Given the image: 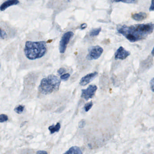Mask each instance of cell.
<instances>
[{"mask_svg":"<svg viewBox=\"0 0 154 154\" xmlns=\"http://www.w3.org/2000/svg\"><path fill=\"white\" fill-rule=\"evenodd\" d=\"M154 30L152 23H144L128 26L123 25L118 29V31L131 42L143 39Z\"/></svg>","mask_w":154,"mask_h":154,"instance_id":"cell-1","label":"cell"},{"mask_svg":"<svg viewBox=\"0 0 154 154\" xmlns=\"http://www.w3.org/2000/svg\"><path fill=\"white\" fill-rule=\"evenodd\" d=\"M24 55L29 61H35L42 59L48 52V47L44 41H27L23 47Z\"/></svg>","mask_w":154,"mask_h":154,"instance_id":"cell-2","label":"cell"},{"mask_svg":"<svg viewBox=\"0 0 154 154\" xmlns=\"http://www.w3.org/2000/svg\"><path fill=\"white\" fill-rule=\"evenodd\" d=\"M61 84V80L57 76L50 75L42 79L38 87V91L41 94H51L57 91Z\"/></svg>","mask_w":154,"mask_h":154,"instance_id":"cell-3","label":"cell"},{"mask_svg":"<svg viewBox=\"0 0 154 154\" xmlns=\"http://www.w3.org/2000/svg\"><path fill=\"white\" fill-rule=\"evenodd\" d=\"M74 33L71 31H68L64 33L60 41L59 49L60 53H65L67 45L71 37L73 36Z\"/></svg>","mask_w":154,"mask_h":154,"instance_id":"cell-4","label":"cell"},{"mask_svg":"<svg viewBox=\"0 0 154 154\" xmlns=\"http://www.w3.org/2000/svg\"><path fill=\"white\" fill-rule=\"evenodd\" d=\"M103 51V49L100 46L92 47L89 49L87 58L89 60H97L100 57Z\"/></svg>","mask_w":154,"mask_h":154,"instance_id":"cell-5","label":"cell"},{"mask_svg":"<svg viewBox=\"0 0 154 154\" xmlns=\"http://www.w3.org/2000/svg\"><path fill=\"white\" fill-rule=\"evenodd\" d=\"M97 87L95 85H89L88 87L85 89L81 90V97L87 101L89 99L92 98L95 93L97 90Z\"/></svg>","mask_w":154,"mask_h":154,"instance_id":"cell-6","label":"cell"},{"mask_svg":"<svg viewBox=\"0 0 154 154\" xmlns=\"http://www.w3.org/2000/svg\"><path fill=\"white\" fill-rule=\"evenodd\" d=\"M130 55L129 51H127L123 47H119L115 54V59L116 60H123L128 57Z\"/></svg>","mask_w":154,"mask_h":154,"instance_id":"cell-7","label":"cell"},{"mask_svg":"<svg viewBox=\"0 0 154 154\" xmlns=\"http://www.w3.org/2000/svg\"><path fill=\"white\" fill-rule=\"evenodd\" d=\"M98 73L95 72L94 73H89L83 77L80 80V85L82 86H85V85H87L96 77L98 75Z\"/></svg>","mask_w":154,"mask_h":154,"instance_id":"cell-8","label":"cell"},{"mask_svg":"<svg viewBox=\"0 0 154 154\" xmlns=\"http://www.w3.org/2000/svg\"><path fill=\"white\" fill-rule=\"evenodd\" d=\"M19 3L20 1L19 0H7L3 3L0 6V11H3L9 7L17 5L19 4Z\"/></svg>","mask_w":154,"mask_h":154,"instance_id":"cell-9","label":"cell"},{"mask_svg":"<svg viewBox=\"0 0 154 154\" xmlns=\"http://www.w3.org/2000/svg\"><path fill=\"white\" fill-rule=\"evenodd\" d=\"M132 17L134 20L141 21L146 19L147 17V13L141 12L139 13L133 14L132 15Z\"/></svg>","mask_w":154,"mask_h":154,"instance_id":"cell-10","label":"cell"},{"mask_svg":"<svg viewBox=\"0 0 154 154\" xmlns=\"http://www.w3.org/2000/svg\"><path fill=\"white\" fill-rule=\"evenodd\" d=\"M63 154H83V153L79 147L74 146L71 147Z\"/></svg>","mask_w":154,"mask_h":154,"instance_id":"cell-11","label":"cell"},{"mask_svg":"<svg viewBox=\"0 0 154 154\" xmlns=\"http://www.w3.org/2000/svg\"><path fill=\"white\" fill-rule=\"evenodd\" d=\"M61 128V125L59 123H56L55 125H52L48 127V129L50 131L51 134H53L56 132H58L59 131Z\"/></svg>","mask_w":154,"mask_h":154,"instance_id":"cell-12","label":"cell"},{"mask_svg":"<svg viewBox=\"0 0 154 154\" xmlns=\"http://www.w3.org/2000/svg\"><path fill=\"white\" fill-rule=\"evenodd\" d=\"M101 31V28H99L97 29H93L91 31H90V37H95L97 35H99V33H100V32Z\"/></svg>","mask_w":154,"mask_h":154,"instance_id":"cell-13","label":"cell"},{"mask_svg":"<svg viewBox=\"0 0 154 154\" xmlns=\"http://www.w3.org/2000/svg\"><path fill=\"white\" fill-rule=\"evenodd\" d=\"M138 0H113L114 2H122L125 3L132 4L136 3L138 1Z\"/></svg>","mask_w":154,"mask_h":154,"instance_id":"cell-14","label":"cell"},{"mask_svg":"<svg viewBox=\"0 0 154 154\" xmlns=\"http://www.w3.org/2000/svg\"><path fill=\"white\" fill-rule=\"evenodd\" d=\"M24 109H25V106L22 105H19L16 108H15L14 111L17 114H20L22 113Z\"/></svg>","mask_w":154,"mask_h":154,"instance_id":"cell-15","label":"cell"},{"mask_svg":"<svg viewBox=\"0 0 154 154\" xmlns=\"http://www.w3.org/2000/svg\"><path fill=\"white\" fill-rule=\"evenodd\" d=\"M7 37V34L5 30L0 28V39H5Z\"/></svg>","mask_w":154,"mask_h":154,"instance_id":"cell-16","label":"cell"},{"mask_svg":"<svg viewBox=\"0 0 154 154\" xmlns=\"http://www.w3.org/2000/svg\"><path fill=\"white\" fill-rule=\"evenodd\" d=\"M8 120V117L7 115L5 114L0 115V123L5 122Z\"/></svg>","mask_w":154,"mask_h":154,"instance_id":"cell-17","label":"cell"},{"mask_svg":"<svg viewBox=\"0 0 154 154\" xmlns=\"http://www.w3.org/2000/svg\"><path fill=\"white\" fill-rule=\"evenodd\" d=\"M93 106V103L92 101L87 103L84 106V109L86 112H88L90 110V109Z\"/></svg>","mask_w":154,"mask_h":154,"instance_id":"cell-18","label":"cell"},{"mask_svg":"<svg viewBox=\"0 0 154 154\" xmlns=\"http://www.w3.org/2000/svg\"><path fill=\"white\" fill-rule=\"evenodd\" d=\"M70 77V75L69 73H64L63 75H61L60 78H61V79L63 80L67 81L69 79Z\"/></svg>","mask_w":154,"mask_h":154,"instance_id":"cell-19","label":"cell"},{"mask_svg":"<svg viewBox=\"0 0 154 154\" xmlns=\"http://www.w3.org/2000/svg\"><path fill=\"white\" fill-rule=\"evenodd\" d=\"M66 72V69L64 68H60L59 69L57 70V73H58L59 75H63V74H64V73H65Z\"/></svg>","mask_w":154,"mask_h":154,"instance_id":"cell-20","label":"cell"},{"mask_svg":"<svg viewBox=\"0 0 154 154\" xmlns=\"http://www.w3.org/2000/svg\"><path fill=\"white\" fill-rule=\"evenodd\" d=\"M154 78H152V79L150 81V87H151V89L153 92H154Z\"/></svg>","mask_w":154,"mask_h":154,"instance_id":"cell-21","label":"cell"},{"mask_svg":"<svg viewBox=\"0 0 154 154\" xmlns=\"http://www.w3.org/2000/svg\"><path fill=\"white\" fill-rule=\"evenodd\" d=\"M154 0H151V6H150V8H149V11H153L154 10V3H153Z\"/></svg>","mask_w":154,"mask_h":154,"instance_id":"cell-22","label":"cell"},{"mask_svg":"<svg viewBox=\"0 0 154 154\" xmlns=\"http://www.w3.org/2000/svg\"><path fill=\"white\" fill-rule=\"evenodd\" d=\"M85 125V122L84 120H82L79 123V127L80 128H82Z\"/></svg>","mask_w":154,"mask_h":154,"instance_id":"cell-23","label":"cell"},{"mask_svg":"<svg viewBox=\"0 0 154 154\" xmlns=\"http://www.w3.org/2000/svg\"><path fill=\"white\" fill-rule=\"evenodd\" d=\"M36 154H48L47 151H38Z\"/></svg>","mask_w":154,"mask_h":154,"instance_id":"cell-24","label":"cell"},{"mask_svg":"<svg viewBox=\"0 0 154 154\" xmlns=\"http://www.w3.org/2000/svg\"><path fill=\"white\" fill-rule=\"evenodd\" d=\"M87 24H86V23H83V24H82V25H81V29H85V28H87Z\"/></svg>","mask_w":154,"mask_h":154,"instance_id":"cell-25","label":"cell"},{"mask_svg":"<svg viewBox=\"0 0 154 154\" xmlns=\"http://www.w3.org/2000/svg\"><path fill=\"white\" fill-rule=\"evenodd\" d=\"M0 67H1V65H0Z\"/></svg>","mask_w":154,"mask_h":154,"instance_id":"cell-26","label":"cell"}]
</instances>
